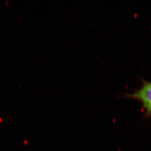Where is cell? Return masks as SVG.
I'll list each match as a JSON object with an SVG mask.
<instances>
[{"mask_svg": "<svg viewBox=\"0 0 151 151\" xmlns=\"http://www.w3.org/2000/svg\"><path fill=\"white\" fill-rule=\"evenodd\" d=\"M140 87L132 92L126 93L127 98L139 101L145 112V116L151 118V81L142 78Z\"/></svg>", "mask_w": 151, "mask_h": 151, "instance_id": "cell-1", "label": "cell"}]
</instances>
